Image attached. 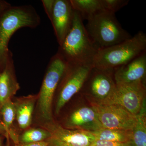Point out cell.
I'll return each mask as SVG.
<instances>
[{
    "label": "cell",
    "instance_id": "cell-1",
    "mask_svg": "<svg viewBox=\"0 0 146 146\" xmlns=\"http://www.w3.org/2000/svg\"><path fill=\"white\" fill-rule=\"evenodd\" d=\"M98 51L88 35L81 16L73 10L71 28L58 52L69 64L93 66Z\"/></svg>",
    "mask_w": 146,
    "mask_h": 146
},
{
    "label": "cell",
    "instance_id": "cell-2",
    "mask_svg": "<svg viewBox=\"0 0 146 146\" xmlns=\"http://www.w3.org/2000/svg\"><path fill=\"white\" fill-rule=\"evenodd\" d=\"M88 35L98 51L123 42L131 37L117 20L115 13L102 11L87 20Z\"/></svg>",
    "mask_w": 146,
    "mask_h": 146
},
{
    "label": "cell",
    "instance_id": "cell-3",
    "mask_svg": "<svg viewBox=\"0 0 146 146\" xmlns=\"http://www.w3.org/2000/svg\"><path fill=\"white\" fill-rule=\"evenodd\" d=\"M40 23V17L31 6H9L0 17V62L5 65L10 52L9 42L16 31L23 27L35 28Z\"/></svg>",
    "mask_w": 146,
    "mask_h": 146
},
{
    "label": "cell",
    "instance_id": "cell-4",
    "mask_svg": "<svg viewBox=\"0 0 146 146\" xmlns=\"http://www.w3.org/2000/svg\"><path fill=\"white\" fill-rule=\"evenodd\" d=\"M146 52V35L140 31L123 42L98 51L93 66L100 69H114Z\"/></svg>",
    "mask_w": 146,
    "mask_h": 146
},
{
    "label": "cell",
    "instance_id": "cell-5",
    "mask_svg": "<svg viewBox=\"0 0 146 146\" xmlns=\"http://www.w3.org/2000/svg\"><path fill=\"white\" fill-rule=\"evenodd\" d=\"M68 65V63L58 52L49 63L38 98L39 114L46 122L53 120V99Z\"/></svg>",
    "mask_w": 146,
    "mask_h": 146
},
{
    "label": "cell",
    "instance_id": "cell-6",
    "mask_svg": "<svg viewBox=\"0 0 146 146\" xmlns=\"http://www.w3.org/2000/svg\"><path fill=\"white\" fill-rule=\"evenodd\" d=\"M145 84L142 82L116 84L114 90L106 99L101 101L93 100L100 104L120 106L136 116L146 100Z\"/></svg>",
    "mask_w": 146,
    "mask_h": 146
},
{
    "label": "cell",
    "instance_id": "cell-7",
    "mask_svg": "<svg viewBox=\"0 0 146 146\" xmlns=\"http://www.w3.org/2000/svg\"><path fill=\"white\" fill-rule=\"evenodd\" d=\"M92 68V65L68 63L57 87L58 95L55 106L56 114H59L64 106L81 90Z\"/></svg>",
    "mask_w": 146,
    "mask_h": 146
},
{
    "label": "cell",
    "instance_id": "cell-8",
    "mask_svg": "<svg viewBox=\"0 0 146 146\" xmlns=\"http://www.w3.org/2000/svg\"><path fill=\"white\" fill-rule=\"evenodd\" d=\"M91 107L96 112L103 128L132 130L136 116L117 105L100 104L92 100Z\"/></svg>",
    "mask_w": 146,
    "mask_h": 146
},
{
    "label": "cell",
    "instance_id": "cell-9",
    "mask_svg": "<svg viewBox=\"0 0 146 146\" xmlns=\"http://www.w3.org/2000/svg\"><path fill=\"white\" fill-rule=\"evenodd\" d=\"M44 127L50 133L48 146H90L96 140L90 131L66 128L53 120L45 123Z\"/></svg>",
    "mask_w": 146,
    "mask_h": 146
},
{
    "label": "cell",
    "instance_id": "cell-10",
    "mask_svg": "<svg viewBox=\"0 0 146 146\" xmlns=\"http://www.w3.org/2000/svg\"><path fill=\"white\" fill-rule=\"evenodd\" d=\"M114 69L94 67L91 69L86 82L87 89L93 99L101 101L109 96L116 85Z\"/></svg>",
    "mask_w": 146,
    "mask_h": 146
},
{
    "label": "cell",
    "instance_id": "cell-11",
    "mask_svg": "<svg viewBox=\"0 0 146 146\" xmlns=\"http://www.w3.org/2000/svg\"><path fill=\"white\" fill-rule=\"evenodd\" d=\"M73 9L70 1L54 0L50 21L59 46L70 31L73 19Z\"/></svg>",
    "mask_w": 146,
    "mask_h": 146
},
{
    "label": "cell",
    "instance_id": "cell-12",
    "mask_svg": "<svg viewBox=\"0 0 146 146\" xmlns=\"http://www.w3.org/2000/svg\"><path fill=\"white\" fill-rule=\"evenodd\" d=\"M116 84L142 82L145 83L146 52L127 63L114 69Z\"/></svg>",
    "mask_w": 146,
    "mask_h": 146
},
{
    "label": "cell",
    "instance_id": "cell-13",
    "mask_svg": "<svg viewBox=\"0 0 146 146\" xmlns=\"http://www.w3.org/2000/svg\"><path fill=\"white\" fill-rule=\"evenodd\" d=\"M65 128L93 132L102 128L96 112L92 107L78 108L69 116Z\"/></svg>",
    "mask_w": 146,
    "mask_h": 146
},
{
    "label": "cell",
    "instance_id": "cell-14",
    "mask_svg": "<svg viewBox=\"0 0 146 146\" xmlns=\"http://www.w3.org/2000/svg\"><path fill=\"white\" fill-rule=\"evenodd\" d=\"M20 87L15 76L14 63L10 52L5 68L0 74V108L6 102L11 100Z\"/></svg>",
    "mask_w": 146,
    "mask_h": 146
},
{
    "label": "cell",
    "instance_id": "cell-15",
    "mask_svg": "<svg viewBox=\"0 0 146 146\" xmlns=\"http://www.w3.org/2000/svg\"><path fill=\"white\" fill-rule=\"evenodd\" d=\"M38 98V94L30 95L18 98L14 102L16 119L21 129H26L31 125L35 105Z\"/></svg>",
    "mask_w": 146,
    "mask_h": 146
},
{
    "label": "cell",
    "instance_id": "cell-16",
    "mask_svg": "<svg viewBox=\"0 0 146 146\" xmlns=\"http://www.w3.org/2000/svg\"><path fill=\"white\" fill-rule=\"evenodd\" d=\"M73 10L78 12L83 20H88L104 11L102 0H70Z\"/></svg>",
    "mask_w": 146,
    "mask_h": 146
},
{
    "label": "cell",
    "instance_id": "cell-17",
    "mask_svg": "<svg viewBox=\"0 0 146 146\" xmlns=\"http://www.w3.org/2000/svg\"><path fill=\"white\" fill-rule=\"evenodd\" d=\"M136 124L132 130L131 146H146V103L144 101L139 113L136 115Z\"/></svg>",
    "mask_w": 146,
    "mask_h": 146
},
{
    "label": "cell",
    "instance_id": "cell-18",
    "mask_svg": "<svg viewBox=\"0 0 146 146\" xmlns=\"http://www.w3.org/2000/svg\"><path fill=\"white\" fill-rule=\"evenodd\" d=\"M132 131L102 128L91 132L96 140L118 143H130Z\"/></svg>",
    "mask_w": 146,
    "mask_h": 146
},
{
    "label": "cell",
    "instance_id": "cell-19",
    "mask_svg": "<svg viewBox=\"0 0 146 146\" xmlns=\"http://www.w3.org/2000/svg\"><path fill=\"white\" fill-rule=\"evenodd\" d=\"M50 136V133L46 129L31 128L18 136V143H27L46 141Z\"/></svg>",
    "mask_w": 146,
    "mask_h": 146
},
{
    "label": "cell",
    "instance_id": "cell-20",
    "mask_svg": "<svg viewBox=\"0 0 146 146\" xmlns=\"http://www.w3.org/2000/svg\"><path fill=\"white\" fill-rule=\"evenodd\" d=\"M2 117V122L6 130L7 135L12 129L11 126L16 118V110L14 102L8 100L0 108Z\"/></svg>",
    "mask_w": 146,
    "mask_h": 146
},
{
    "label": "cell",
    "instance_id": "cell-21",
    "mask_svg": "<svg viewBox=\"0 0 146 146\" xmlns=\"http://www.w3.org/2000/svg\"><path fill=\"white\" fill-rule=\"evenodd\" d=\"M104 10L115 13L127 5L129 0H102Z\"/></svg>",
    "mask_w": 146,
    "mask_h": 146
},
{
    "label": "cell",
    "instance_id": "cell-22",
    "mask_svg": "<svg viewBox=\"0 0 146 146\" xmlns=\"http://www.w3.org/2000/svg\"><path fill=\"white\" fill-rule=\"evenodd\" d=\"M90 146H131L130 143H118L96 140Z\"/></svg>",
    "mask_w": 146,
    "mask_h": 146
},
{
    "label": "cell",
    "instance_id": "cell-23",
    "mask_svg": "<svg viewBox=\"0 0 146 146\" xmlns=\"http://www.w3.org/2000/svg\"><path fill=\"white\" fill-rule=\"evenodd\" d=\"M42 2L47 16L50 20L53 9L54 0H44L42 1Z\"/></svg>",
    "mask_w": 146,
    "mask_h": 146
},
{
    "label": "cell",
    "instance_id": "cell-24",
    "mask_svg": "<svg viewBox=\"0 0 146 146\" xmlns=\"http://www.w3.org/2000/svg\"><path fill=\"white\" fill-rule=\"evenodd\" d=\"M14 146H48L46 141L27 143H18L14 144Z\"/></svg>",
    "mask_w": 146,
    "mask_h": 146
},
{
    "label": "cell",
    "instance_id": "cell-25",
    "mask_svg": "<svg viewBox=\"0 0 146 146\" xmlns=\"http://www.w3.org/2000/svg\"><path fill=\"white\" fill-rule=\"evenodd\" d=\"M0 134H3L6 136L7 135L6 130L2 122L0 121Z\"/></svg>",
    "mask_w": 146,
    "mask_h": 146
},
{
    "label": "cell",
    "instance_id": "cell-26",
    "mask_svg": "<svg viewBox=\"0 0 146 146\" xmlns=\"http://www.w3.org/2000/svg\"><path fill=\"white\" fill-rule=\"evenodd\" d=\"M0 146H2V141L1 140V138H0Z\"/></svg>",
    "mask_w": 146,
    "mask_h": 146
},
{
    "label": "cell",
    "instance_id": "cell-27",
    "mask_svg": "<svg viewBox=\"0 0 146 146\" xmlns=\"http://www.w3.org/2000/svg\"><path fill=\"white\" fill-rule=\"evenodd\" d=\"M0 121H1L2 122V121H1V119H0Z\"/></svg>",
    "mask_w": 146,
    "mask_h": 146
}]
</instances>
